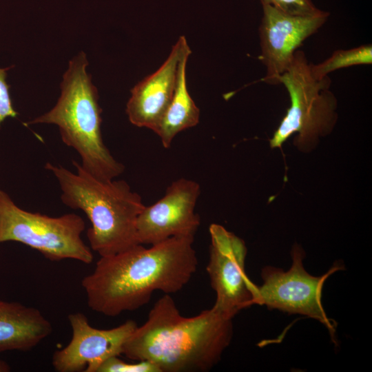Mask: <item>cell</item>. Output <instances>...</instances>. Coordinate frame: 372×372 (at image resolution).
<instances>
[{"mask_svg": "<svg viewBox=\"0 0 372 372\" xmlns=\"http://www.w3.org/2000/svg\"><path fill=\"white\" fill-rule=\"evenodd\" d=\"M194 237H172L145 248L139 244L101 256L81 285L90 309L114 317L145 305L152 293L179 291L198 267Z\"/></svg>", "mask_w": 372, "mask_h": 372, "instance_id": "6da1fadb", "label": "cell"}, {"mask_svg": "<svg viewBox=\"0 0 372 372\" xmlns=\"http://www.w3.org/2000/svg\"><path fill=\"white\" fill-rule=\"evenodd\" d=\"M232 334V318L213 307L185 317L165 294L127 339L123 354L132 360L149 361L161 372L207 371L219 362Z\"/></svg>", "mask_w": 372, "mask_h": 372, "instance_id": "7a4b0ae2", "label": "cell"}, {"mask_svg": "<svg viewBox=\"0 0 372 372\" xmlns=\"http://www.w3.org/2000/svg\"><path fill=\"white\" fill-rule=\"evenodd\" d=\"M85 229V221L78 214L52 217L25 210L0 188V244L17 242L51 261L72 259L88 265L94 256L82 238Z\"/></svg>", "mask_w": 372, "mask_h": 372, "instance_id": "8992f818", "label": "cell"}, {"mask_svg": "<svg viewBox=\"0 0 372 372\" xmlns=\"http://www.w3.org/2000/svg\"><path fill=\"white\" fill-rule=\"evenodd\" d=\"M72 338L64 348L56 351L52 364L58 372H97L107 359L123 354L124 345L137 327L128 320L110 329L92 327L81 312L68 315Z\"/></svg>", "mask_w": 372, "mask_h": 372, "instance_id": "8fae6325", "label": "cell"}, {"mask_svg": "<svg viewBox=\"0 0 372 372\" xmlns=\"http://www.w3.org/2000/svg\"><path fill=\"white\" fill-rule=\"evenodd\" d=\"M260 2L293 15L313 16L324 12L318 8L312 0H260Z\"/></svg>", "mask_w": 372, "mask_h": 372, "instance_id": "2e32d148", "label": "cell"}, {"mask_svg": "<svg viewBox=\"0 0 372 372\" xmlns=\"http://www.w3.org/2000/svg\"><path fill=\"white\" fill-rule=\"evenodd\" d=\"M371 63L372 46L367 44L348 50H337L324 61L318 64L311 63V72L315 78L320 79L339 69Z\"/></svg>", "mask_w": 372, "mask_h": 372, "instance_id": "9a60e30c", "label": "cell"}, {"mask_svg": "<svg viewBox=\"0 0 372 372\" xmlns=\"http://www.w3.org/2000/svg\"><path fill=\"white\" fill-rule=\"evenodd\" d=\"M52 331V324L38 309L0 300V353L30 351Z\"/></svg>", "mask_w": 372, "mask_h": 372, "instance_id": "4fadbf2b", "label": "cell"}, {"mask_svg": "<svg viewBox=\"0 0 372 372\" xmlns=\"http://www.w3.org/2000/svg\"><path fill=\"white\" fill-rule=\"evenodd\" d=\"M278 83L286 88L290 107L269 140L270 146L280 147L296 134L295 145L302 151L310 150L320 137L333 130L338 119L337 99L329 90L331 80L329 76L315 78L304 52L298 50Z\"/></svg>", "mask_w": 372, "mask_h": 372, "instance_id": "5b68a950", "label": "cell"}, {"mask_svg": "<svg viewBox=\"0 0 372 372\" xmlns=\"http://www.w3.org/2000/svg\"><path fill=\"white\" fill-rule=\"evenodd\" d=\"M97 372H161L154 364L147 360L127 363L114 356L107 359L99 368Z\"/></svg>", "mask_w": 372, "mask_h": 372, "instance_id": "e0dca14e", "label": "cell"}, {"mask_svg": "<svg viewBox=\"0 0 372 372\" xmlns=\"http://www.w3.org/2000/svg\"><path fill=\"white\" fill-rule=\"evenodd\" d=\"M209 231L211 244L206 270L216 294L213 307L233 318L254 304L257 291V285L245 273L247 247L242 239L220 225L211 224Z\"/></svg>", "mask_w": 372, "mask_h": 372, "instance_id": "ba28073f", "label": "cell"}, {"mask_svg": "<svg viewBox=\"0 0 372 372\" xmlns=\"http://www.w3.org/2000/svg\"><path fill=\"white\" fill-rule=\"evenodd\" d=\"M304 252L298 244L291 251L292 263L285 271L267 266L261 272L263 283L257 286L254 304L265 305L269 309L304 315L321 322L329 330L333 342L336 323L329 318L322 304V290L326 280L333 273L344 269L336 262L329 271L320 276L309 274L304 268Z\"/></svg>", "mask_w": 372, "mask_h": 372, "instance_id": "52a82bcc", "label": "cell"}, {"mask_svg": "<svg viewBox=\"0 0 372 372\" xmlns=\"http://www.w3.org/2000/svg\"><path fill=\"white\" fill-rule=\"evenodd\" d=\"M262 6L259 59L267 69L262 81L278 85L279 76L286 70L298 48L318 31L330 14L324 11L313 16L293 15L269 4L262 3Z\"/></svg>", "mask_w": 372, "mask_h": 372, "instance_id": "30bf717a", "label": "cell"}, {"mask_svg": "<svg viewBox=\"0 0 372 372\" xmlns=\"http://www.w3.org/2000/svg\"><path fill=\"white\" fill-rule=\"evenodd\" d=\"M10 369V365L0 358V372H9Z\"/></svg>", "mask_w": 372, "mask_h": 372, "instance_id": "d6986e66", "label": "cell"}, {"mask_svg": "<svg viewBox=\"0 0 372 372\" xmlns=\"http://www.w3.org/2000/svg\"><path fill=\"white\" fill-rule=\"evenodd\" d=\"M88 64L83 51L71 59L63 75L61 95L55 105L25 125H56L63 143L79 155L82 168L94 177L107 181L119 176L125 166L103 142L102 110L97 88L87 72Z\"/></svg>", "mask_w": 372, "mask_h": 372, "instance_id": "277c9868", "label": "cell"}, {"mask_svg": "<svg viewBox=\"0 0 372 372\" xmlns=\"http://www.w3.org/2000/svg\"><path fill=\"white\" fill-rule=\"evenodd\" d=\"M73 172L48 162L45 168L56 178L62 203L85 213L91 227L90 247L100 256H112L139 245L137 218L145 207L142 197L124 180H101L72 160Z\"/></svg>", "mask_w": 372, "mask_h": 372, "instance_id": "3957f363", "label": "cell"}, {"mask_svg": "<svg viewBox=\"0 0 372 372\" xmlns=\"http://www.w3.org/2000/svg\"><path fill=\"white\" fill-rule=\"evenodd\" d=\"M13 67L0 68V127L8 118H17L19 113L14 110L10 94V85L8 84L7 71Z\"/></svg>", "mask_w": 372, "mask_h": 372, "instance_id": "ac0fdd59", "label": "cell"}, {"mask_svg": "<svg viewBox=\"0 0 372 372\" xmlns=\"http://www.w3.org/2000/svg\"><path fill=\"white\" fill-rule=\"evenodd\" d=\"M188 46L180 37L163 65L131 90L125 112L132 125L155 132L172 98L178 63Z\"/></svg>", "mask_w": 372, "mask_h": 372, "instance_id": "7c38bea8", "label": "cell"}, {"mask_svg": "<svg viewBox=\"0 0 372 372\" xmlns=\"http://www.w3.org/2000/svg\"><path fill=\"white\" fill-rule=\"evenodd\" d=\"M200 194V185L194 180L173 181L161 199L140 213L136 221L139 243L152 245L172 237L194 238L200 224L195 211Z\"/></svg>", "mask_w": 372, "mask_h": 372, "instance_id": "9c48e42d", "label": "cell"}, {"mask_svg": "<svg viewBox=\"0 0 372 372\" xmlns=\"http://www.w3.org/2000/svg\"><path fill=\"white\" fill-rule=\"evenodd\" d=\"M191 53L189 46L183 53L172 98L155 131L165 148L170 147L179 132L199 123L200 110L189 94L186 80L187 62Z\"/></svg>", "mask_w": 372, "mask_h": 372, "instance_id": "5bb4252c", "label": "cell"}]
</instances>
